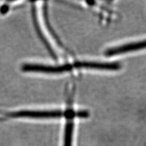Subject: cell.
Returning a JSON list of instances; mask_svg holds the SVG:
<instances>
[{
  "instance_id": "277c9868",
  "label": "cell",
  "mask_w": 146,
  "mask_h": 146,
  "mask_svg": "<svg viewBox=\"0 0 146 146\" xmlns=\"http://www.w3.org/2000/svg\"><path fill=\"white\" fill-rule=\"evenodd\" d=\"M144 48H146V40L111 48L107 51L106 54L108 56H111L125 52L138 51Z\"/></svg>"
},
{
  "instance_id": "7a4b0ae2",
  "label": "cell",
  "mask_w": 146,
  "mask_h": 146,
  "mask_svg": "<svg viewBox=\"0 0 146 146\" xmlns=\"http://www.w3.org/2000/svg\"><path fill=\"white\" fill-rule=\"evenodd\" d=\"M66 115L60 110H47V111H20L8 114L11 117H30L38 119L59 118Z\"/></svg>"
},
{
  "instance_id": "8992f818",
  "label": "cell",
  "mask_w": 146,
  "mask_h": 146,
  "mask_svg": "<svg viewBox=\"0 0 146 146\" xmlns=\"http://www.w3.org/2000/svg\"><path fill=\"white\" fill-rule=\"evenodd\" d=\"M8 10V7L6 6H3L1 8V12L2 13H6L7 11Z\"/></svg>"
},
{
  "instance_id": "3957f363",
  "label": "cell",
  "mask_w": 146,
  "mask_h": 146,
  "mask_svg": "<svg viewBox=\"0 0 146 146\" xmlns=\"http://www.w3.org/2000/svg\"><path fill=\"white\" fill-rule=\"evenodd\" d=\"M74 68H90L100 70H117L120 65L116 63H102L96 62H77L72 64Z\"/></svg>"
},
{
  "instance_id": "5b68a950",
  "label": "cell",
  "mask_w": 146,
  "mask_h": 146,
  "mask_svg": "<svg viewBox=\"0 0 146 146\" xmlns=\"http://www.w3.org/2000/svg\"><path fill=\"white\" fill-rule=\"evenodd\" d=\"M71 117H67V122L65 128V133H64V143L63 146H72V137H73V122Z\"/></svg>"
},
{
  "instance_id": "6da1fadb",
  "label": "cell",
  "mask_w": 146,
  "mask_h": 146,
  "mask_svg": "<svg viewBox=\"0 0 146 146\" xmlns=\"http://www.w3.org/2000/svg\"><path fill=\"white\" fill-rule=\"evenodd\" d=\"M73 65H63L58 66H51L37 65V64H25L21 67V70L25 72H39L44 73H61L70 71L73 69Z\"/></svg>"
}]
</instances>
